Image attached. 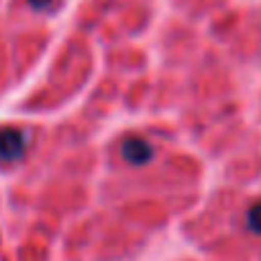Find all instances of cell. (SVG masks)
<instances>
[{
    "instance_id": "6da1fadb",
    "label": "cell",
    "mask_w": 261,
    "mask_h": 261,
    "mask_svg": "<svg viewBox=\"0 0 261 261\" xmlns=\"http://www.w3.org/2000/svg\"><path fill=\"white\" fill-rule=\"evenodd\" d=\"M26 146H29V136L21 128H13V125L0 128V162L3 164L18 162L26 154Z\"/></svg>"
},
{
    "instance_id": "7a4b0ae2",
    "label": "cell",
    "mask_w": 261,
    "mask_h": 261,
    "mask_svg": "<svg viewBox=\"0 0 261 261\" xmlns=\"http://www.w3.org/2000/svg\"><path fill=\"white\" fill-rule=\"evenodd\" d=\"M120 154L128 164H134V167H141V164H149L154 159V146L149 139L144 136H128L123 139L120 144Z\"/></svg>"
},
{
    "instance_id": "3957f363",
    "label": "cell",
    "mask_w": 261,
    "mask_h": 261,
    "mask_svg": "<svg viewBox=\"0 0 261 261\" xmlns=\"http://www.w3.org/2000/svg\"><path fill=\"white\" fill-rule=\"evenodd\" d=\"M246 225H248L251 233L261 236V202H253V205L248 207V213H246Z\"/></svg>"
},
{
    "instance_id": "277c9868",
    "label": "cell",
    "mask_w": 261,
    "mask_h": 261,
    "mask_svg": "<svg viewBox=\"0 0 261 261\" xmlns=\"http://www.w3.org/2000/svg\"><path fill=\"white\" fill-rule=\"evenodd\" d=\"M29 6H31L34 11H46V8L51 6V0H29Z\"/></svg>"
}]
</instances>
